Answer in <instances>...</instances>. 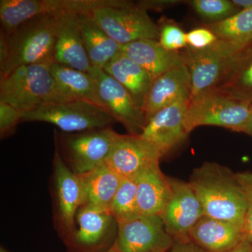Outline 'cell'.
Listing matches in <instances>:
<instances>
[{
  "mask_svg": "<svg viewBox=\"0 0 252 252\" xmlns=\"http://www.w3.org/2000/svg\"><path fill=\"white\" fill-rule=\"evenodd\" d=\"M189 183L196 194L205 216L226 220L244 228L247 200L236 173L215 162L194 169Z\"/></svg>",
  "mask_w": 252,
  "mask_h": 252,
  "instance_id": "1",
  "label": "cell"
},
{
  "mask_svg": "<svg viewBox=\"0 0 252 252\" xmlns=\"http://www.w3.org/2000/svg\"><path fill=\"white\" fill-rule=\"evenodd\" d=\"M56 14L31 18L10 32L0 34V77L16 68L54 63Z\"/></svg>",
  "mask_w": 252,
  "mask_h": 252,
  "instance_id": "2",
  "label": "cell"
},
{
  "mask_svg": "<svg viewBox=\"0 0 252 252\" xmlns=\"http://www.w3.org/2000/svg\"><path fill=\"white\" fill-rule=\"evenodd\" d=\"M50 64L16 68L0 81V102L22 113L46 104L70 100L61 91L50 71Z\"/></svg>",
  "mask_w": 252,
  "mask_h": 252,
  "instance_id": "3",
  "label": "cell"
},
{
  "mask_svg": "<svg viewBox=\"0 0 252 252\" xmlns=\"http://www.w3.org/2000/svg\"><path fill=\"white\" fill-rule=\"evenodd\" d=\"M252 102L239 98L220 88L214 87L190 98L185 113V125L188 133L200 126L225 127L245 132Z\"/></svg>",
  "mask_w": 252,
  "mask_h": 252,
  "instance_id": "4",
  "label": "cell"
},
{
  "mask_svg": "<svg viewBox=\"0 0 252 252\" xmlns=\"http://www.w3.org/2000/svg\"><path fill=\"white\" fill-rule=\"evenodd\" d=\"M21 122L49 123L65 133H77L112 127L116 121L107 110L97 104L70 99L23 112Z\"/></svg>",
  "mask_w": 252,
  "mask_h": 252,
  "instance_id": "5",
  "label": "cell"
},
{
  "mask_svg": "<svg viewBox=\"0 0 252 252\" xmlns=\"http://www.w3.org/2000/svg\"><path fill=\"white\" fill-rule=\"evenodd\" d=\"M95 22L121 45L142 39L158 40V26L148 11L136 3L115 0L89 13Z\"/></svg>",
  "mask_w": 252,
  "mask_h": 252,
  "instance_id": "6",
  "label": "cell"
},
{
  "mask_svg": "<svg viewBox=\"0 0 252 252\" xmlns=\"http://www.w3.org/2000/svg\"><path fill=\"white\" fill-rule=\"evenodd\" d=\"M247 46L218 39L205 49L187 46L181 51L184 63L190 72L191 97L216 87L235 56Z\"/></svg>",
  "mask_w": 252,
  "mask_h": 252,
  "instance_id": "7",
  "label": "cell"
},
{
  "mask_svg": "<svg viewBox=\"0 0 252 252\" xmlns=\"http://www.w3.org/2000/svg\"><path fill=\"white\" fill-rule=\"evenodd\" d=\"M119 135L112 127L66 133L59 140V150L68 167L82 175L106 162Z\"/></svg>",
  "mask_w": 252,
  "mask_h": 252,
  "instance_id": "8",
  "label": "cell"
},
{
  "mask_svg": "<svg viewBox=\"0 0 252 252\" xmlns=\"http://www.w3.org/2000/svg\"><path fill=\"white\" fill-rule=\"evenodd\" d=\"M115 0H1V31L10 32L31 18L63 12L89 14Z\"/></svg>",
  "mask_w": 252,
  "mask_h": 252,
  "instance_id": "9",
  "label": "cell"
},
{
  "mask_svg": "<svg viewBox=\"0 0 252 252\" xmlns=\"http://www.w3.org/2000/svg\"><path fill=\"white\" fill-rule=\"evenodd\" d=\"M117 226L112 247L117 252H167L175 243L160 216L140 215Z\"/></svg>",
  "mask_w": 252,
  "mask_h": 252,
  "instance_id": "10",
  "label": "cell"
},
{
  "mask_svg": "<svg viewBox=\"0 0 252 252\" xmlns=\"http://www.w3.org/2000/svg\"><path fill=\"white\" fill-rule=\"evenodd\" d=\"M168 180L171 194L160 217L175 241L190 240V231L205 216L203 207L189 182L170 177Z\"/></svg>",
  "mask_w": 252,
  "mask_h": 252,
  "instance_id": "11",
  "label": "cell"
},
{
  "mask_svg": "<svg viewBox=\"0 0 252 252\" xmlns=\"http://www.w3.org/2000/svg\"><path fill=\"white\" fill-rule=\"evenodd\" d=\"M53 168L56 222L60 233L67 241L75 230L77 212L84 204L82 186L79 175L68 167L58 148Z\"/></svg>",
  "mask_w": 252,
  "mask_h": 252,
  "instance_id": "12",
  "label": "cell"
},
{
  "mask_svg": "<svg viewBox=\"0 0 252 252\" xmlns=\"http://www.w3.org/2000/svg\"><path fill=\"white\" fill-rule=\"evenodd\" d=\"M88 74L96 81L101 100L113 119L122 124L129 135H140L146 125L145 116L128 91L103 69L93 66Z\"/></svg>",
  "mask_w": 252,
  "mask_h": 252,
  "instance_id": "13",
  "label": "cell"
},
{
  "mask_svg": "<svg viewBox=\"0 0 252 252\" xmlns=\"http://www.w3.org/2000/svg\"><path fill=\"white\" fill-rule=\"evenodd\" d=\"M162 157L158 149L140 135L119 134L106 163L123 178L135 179L145 169L160 163Z\"/></svg>",
  "mask_w": 252,
  "mask_h": 252,
  "instance_id": "14",
  "label": "cell"
},
{
  "mask_svg": "<svg viewBox=\"0 0 252 252\" xmlns=\"http://www.w3.org/2000/svg\"><path fill=\"white\" fill-rule=\"evenodd\" d=\"M56 44L54 63L89 73L93 67L84 47L79 14H56Z\"/></svg>",
  "mask_w": 252,
  "mask_h": 252,
  "instance_id": "15",
  "label": "cell"
},
{
  "mask_svg": "<svg viewBox=\"0 0 252 252\" xmlns=\"http://www.w3.org/2000/svg\"><path fill=\"white\" fill-rule=\"evenodd\" d=\"M191 89L190 72L185 63L156 79L146 96L142 108L146 124L162 109L177 102H189Z\"/></svg>",
  "mask_w": 252,
  "mask_h": 252,
  "instance_id": "16",
  "label": "cell"
},
{
  "mask_svg": "<svg viewBox=\"0 0 252 252\" xmlns=\"http://www.w3.org/2000/svg\"><path fill=\"white\" fill-rule=\"evenodd\" d=\"M189 102H177L156 113L144 126L140 137L154 144L162 157L189 135L185 125Z\"/></svg>",
  "mask_w": 252,
  "mask_h": 252,
  "instance_id": "17",
  "label": "cell"
},
{
  "mask_svg": "<svg viewBox=\"0 0 252 252\" xmlns=\"http://www.w3.org/2000/svg\"><path fill=\"white\" fill-rule=\"evenodd\" d=\"M114 222L117 223L109 210L81 206L76 217L75 230L67 242L81 250L99 248L107 240Z\"/></svg>",
  "mask_w": 252,
  "mask_h": 252,
  "instance_id": "18",
  "label": "cell"
},
{
  "mask_svg": "<svg viewBox=\"0 0 252 252\" xmlns=\"http://www.w3.org/2000/svg\"><path fill=\"white\" fill-rule=\"evenodd\" d=\"M243 227L226 220L204 216L190 231L189 238L210 252H228L245 239Z\"/></svg>",
  "mask_w": 252,
  "mask_h": 252,
  "instance_id": "19",
  "label": "cell"
},
{
  "mask_svg": "<svg viewBox=\"0 0 252 252\" xmlns=\"http://www.w3.org/2000/svg\"><path fill=\"white\" fill-rule=\"evenodd\" d=\"M123 54L143 68L153 81L172 68L183 64L181 51L164 49L158 40L142 39L122 46Z\"/></svg>",
  "mask_w": 252,
  "mask_h": 252,
  "instance_id": "20",
  "label": "cell"
},
{
  "mask_svg": "<svg viewBox=\"0 0 252 252\" xmlns=\"http://www.w3.org/2000/svg\"><path fill=\"white\" fill-rule=\"evenodd\" d=\"M134 180L140 215L160 216L171 194L168 177L162 173L160 163L145 169Z\"/></svg>",
  "mask_w": 252,
  "mask_h": 252,
  "instance_id": "21",
  "label": "cell"
},
{
  "mask_svg": "<svg viewBox=\"0 0 252 252\" xmlns=\"http://www.w3.org/2000/svg\"><path fill=\"white\" fill-rule=\"evenodd\" d=\"M79 176L84 195L82 206L86 205L109 210L123 177L106 162Z\"/></svg>",
  "mask_w": 252,
  "mask_h": 252,
  "instance_id": "22",
  "label": "cell"
},
{
  "mask_svg": "<svg viewBox=\"0 0 252 252\" xmlns=\"http://www.w3.org/2000/svg\"><path fill=\"white\" fill-rule=\"evenodd\" d=\"M103 69L128 91L136 105L142 110L146 96L153 83L148 73L122 52Z\"/></svg>",
  "mask_w": 252,
  "mask_h": 252,
  "instance_id": "23",
  "label": "cell"
},
{
  "mask_svg": "<svg viewBox=\"0 0 252 252\" xmlns=\"http://www.w3.org/2000/svg\"><path fill=\"white\" fill-rule=\"evenodd\" d=\"M79 21L84 47L91 64L104 69L122 52V45L112 39L90 14H79Z\"/></svg>",
  "mask_w": 252,
  "mask_h": 252,
  "instance_id": "24",
  "label": "cell"
},
{
  "mask_svg": "<svg viewBox=\"0 0 252 252\" xmlns=\"http://www.w3.org/2000/svg\"><path fill=\"white\" fill-rule=\"evenodd\" d=\"M49 67L60 89L68 98L88 101L107 110L99 97L97 83L89 74L56 63Z\"/></svg>",
  "mask_w": 252,
  "mask_h": 252,
  "instance_id": "25",
  "label": "cell"
},
{
  "mask_svg": "<svg viewBox=\"0 0 252 252\" xmlns=\"http://www.w3.org/2000/svg\"><path fill=\"white\" fill-rule=\"evenodd\" d=\"M216 87L252 102V43L235 56Z\"/></svg>",
  "mask_w": 252,
  "mask_h": 252,
  "instance_id": "26",
  "label": "cell"
},
{
  "mask_svg": "<svg viewBox=\"0 0 252 252\" xmlns=\"http://www.w3.org/2000/svg\"><path fill=\"white\" fill-rule=\"evenodd\" d=\"M207 28L213 32L218 39L249 45L252 43V8L240 10L234 16L210 24Z\"/></svg>",
  "mask_w": 252,
  "mask_h": 252,
  "instance_id": "27",
  "label": "cell"
},
{
  "mask_svg": "<svg viewBox=\"0 0 252 252\" xmlns=\"http://www.w3.org/2000/svg\"><path fill=\"white\" fill-rule=\"evenodd\" d=\"M109 211L117 223L140 215L137 202V186L134 179L123 178Z\"/></svg>",
  "mask_w": 252,
  "mask_h": 252,
  "instance_id": "28",
  "label": "cell"
},
{
  "mask_svg": "<svg viewBox=\"0 0 252 252\" xmlns=\"http://www.w3.org/2000/svg\"><path fill=\"white\" fill-rule=\"evenodd\" d=\"M189 4L200 17L211 22L210 24L224 21L240 11L229 0H193Z\"/></svg>",
  "mask_w": 252,
  "mask_h": 252,
  "instance_id": "29",
  "label": "cell"
},
{
  "mask_svg": "<svg viewBox=\"0 0 252 252\" xmlns=\"http://www.w3.org/2000/svg\"><path fill=\"white\" fill-rule=\"evenodd\" d=\"M159 39L160 45L170 51H179L187 47V33L170 21L162 20L159 23Z\"/></svg>",
  "mask_w": 252,
  "mask_h": 252,
  "instance_id": "30",
  "label": "cell"
},
{
  "mask_svg": "<svg viewBox=\"0 0 252 252\" xmlns=\"http://www.w3.org/2000/svg\"><path fill=\"white\" fill-rule=\"evenodd\" d=\"M237 178L241 186L247 200V214L244 230L252 244V172H236Z\"/></svg>",
  "mask_w": 252,
  "mask_h": 252,
  "instance_id": "31",
  "label": "cell"
},
{
  "mask_svg": "<svg viewBox=\"0 0 252 252\" xmlns=\"http://www.w3.org/2000/svg\"><path fill=\"white\" fill-rule=\"evenodd\" d=\"M22 119V112L13 106L0 102V135L1 138L14 132Z\"/></svg>",
  "mask_w": 252,
  "mask_h": 252,
  "instance_id": "32",
  "label": "cell"
},
{
  "mask_svg": "<svg viewBox=\"0 0 252 252\" xmlns=\"http://www.w3.org/2000/svg\"><path fill=\"white\" fill-rule=\"evenodd\" d=\"M217 40L218 37L209 28H196L187 33V46L193 49H205Z\"/></svg>",
  "mask_w": 252,
  "mask_h": 252,
  "instance_id": "33",
  "label": "cell"
},
{
  "mask_svg": "<svg viewBox=\"0 0 252 252\" xmlns=\"http://www.w3.org/2000/svg\"><path fill=\"white\" fill-rule=\"evenodd\" d=\"M180 2L181 1L177 0H143V1H137L136 4L147 10V11L148 10L162 11Z\"/></svg>",
  "mask_w": 252,
  "mask_h": 252,
  "instance_id": "34",
  "label": "cell"
},
{
  "mask_svg": "<svg viewBox=\"0 0 252 252\" xmlns=\"http://www.w3.org/2000/svg\"><path fill=\"white\" fill-rule=\"evenodd\" d=\"M167 252H210L200 248L190 240L175 241Z\"/></svg>",
  "mask_w": 252,
  "mask_h": 252,
  "instance_id": "35",
  "label": "cell"
},
{
  "mask_svg": "<svg viewBox=\"0 0 252 252\" xmlns=\"http://www.w3.org/2000/svg\"><path fill=\"white\" fill-rule=\"evenodd\" d=\"M228 252H252V244L247 237L235 248Z\"/></svg>",
  "mask_w": 252,
  "mask_h": 252,
  "instance_id": "36",
  "label": "cell"
},
{
  "mask_svg": "<svg viewBox=\"0 0 252 252\" xmlns=\"http://www.w3.org/2000/svg\"><path fill=\"white\" fill-rule=\"evenodd\" d=\"M240 10L251 9L252 0H232Z\"/></svg>",
  "mask_w": 252,
  "mask_h": 252,
  "instance_id": "37",
  "label": "cell"
},
{
  "mask_svg": "<svg viewBox=\"0 0 252 252\" xmlns=\"http://www.w3.org/2000/svg\"><path fill=\"white\" fill-rule=\"evenodd\" d=\"M244 133L247 134V135H250V137H252V106L250 119H249L248 126H247L246 129H245Z\"/></svg>",
  "mask_w": 252,
  "mask_h": 252,
  "instance_id": "38",
  "label": "cell"
},
{
  "mask_svg": "<svg viewBox=\"0 0 252 252\" xmlns=\"http://www.w3.org/2000/svg\"><path fill=\"white\" fill-rule=\"evenodd\" d=\"M0 252H8L7 250H6V249H4V248H2V247H1V248H0Z\"/></svg>",
  "mask_w": 252,
  "mask_h": 252,
  "instance_id": "39",
  "label": "cell"
},
{
  "mask_svg": "<svg viewBox=\"0 0 252 252\" xmlns=\"http://www.w3.org/2000/svg\"><path fill=\"white\" fill-rule=\"evenodd\" d=\"M102 252H116L115 250H113L112 248H111L110 250H107V251Z\"/></svg>",
  "mask_w": 252,
  "mask_h": 252,
  "instance_id": "40",
  "label": "cell"
}]
</instances>
